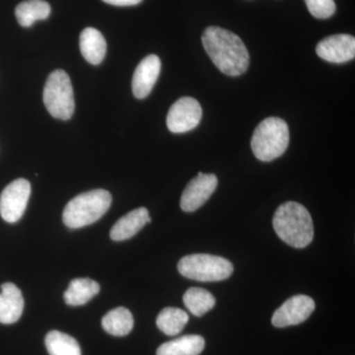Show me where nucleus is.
Returning a JSON list of instances; mask_svg holds the SVG:
<instances>
[{
	"mask_svg": "<svg viewBox=\"0 0 355 355\" xmlns=\"http://www.w3.org/2000/svg\"><path fill=\"white\" fill-rule=\"evenodd\" d=\"M161 71V60L156 55H147L139 62L132 77V93L137 99L150 94Z\"/></svg>",
	"mask_w": 355,
	"mask_h": 355,
	"instance_id": "obj_12",
	"label": "nucleus"
},
{
	"mask_svg": "<svg viewBox=\"0 0 355 355\" xmlns=\"http://www.w3.org/2000/svg\"><path fill=\"white\" fill-rule=\"evenodd\" d=\"M112 196L108 191L98 189L86 191L72 198L64 210V223L70 229H78L90 225L110 209Z\"/></svg>",
	"mask_w": 355,
	"mask_h": 355,
	"instance_id": "obj_3",
	"label": "nucleus"
},
{
	"mask_svg": "<svg viewBox=\"0 0 355 355\" xmlns=\"http://www.w3.org/2000/svg\"><path fill=\"white\" fill-rule=\"evenodd\" d=\"M103 1L114 6H133L139 4L142 0H103Z\"/></svg>",
	"mask_w": 355,
	"mask_h": 355,
	"instance_id": "obj_24",
	"label": "nucleus"
},
{
	"mask_svg": "<svg viewBox=\"0 0 355 355\" xmlns=\"http://www.w3.org/2000/svg\"><path fill=\"white\" fill-rule=\"evenodd\" d=\"M289 128L286 121L270 116L259 123L251 140L252 150L259 160L270 162L286 153Z\"/></svg>",
	"mask_w": 355,
	"mask_h": 355,
	"instance_id": "obj_4",
	"label": "nucleus"
},
{
	"mask_svg": "<svg viewBox=\"0 0 355 355\" xmlns=\"http://www.w3.org/2000/svg\"><path fill=\"white\" fill-rule=\"evenodd\" d=\"M31 195V184L17 179L8 184L0 195V216L8 223L19 221L27 209Z\"/></svg>",
	"mask_w": 355,
	"mask_h": 355,
	"instance_id": "obj_7",
	"label": "nucleus"
},
{
	"mask_svg": "<svg viewBox=\"0 0 355 355\" xmlns=\"http://www.w3.org/2000/svg\"><path fill=\"white\" fill-rule=\"evenodd\" d=\"M318 57L331 64H345L355 57V39L352 35L327 37L316 46Z\"/></svg>",
	"mask_w": 355,
	"mask_h": 355,
	"instance_id": "obj_11",
	"label": "nucleus"
},
{
	"mask_svg": "<svg viewBox=\"0 0 355 355\" xmlns=\"http://www.w3.org/2000/svg\"><path fill=\"white\" fill-rule=\"evenodd\" d=\"M315 310L312 298L303 294L287 299L279 309L273 313L272 323L277 328L295 326L303 323Z\"/></svg>",
	"mask_w": 355,
	"mask_h": 355,
	"instance_id": "obj_9",
	"label": "nucleus"
},
{
	"mask_svg": "<svg viewBox=\"0 0 355 355\" xmlns=\"http://www.w3.org/2000/svg\"><path fill=\"white\" fill-rule=\"evenodd\" d=\"M272 225L277 236L289 246L302 249L313 241L312 217L300 203L287 202L279 205L273 216Z\"/></svg>",
	"mask_w": 355,
	"mask_h": 355,
	"instance_id": "obj_2",
	"label": "nucleus"
},
{
	"mask_svg": "<svg viewBox=\"0 0 355 355\" xmlns=\"http://www.w3.org/2000/svg\"><path fill=\"white\" fill-rule=\"evenodd\" d=\"M50 14L51 6L44 0H27L15 9L18 23L25 28L31 27L37 21L46 20Z\"/></svg>",
	"mask_w": 355,
	"mask_h": 355,
	"instance_id": "obj_19",
	"label": "nucleus"
},
{
	"mask_svg": "<svg viewBox=\"0 0 355 355\" xmlns=\"http://www.w3.org/2000/svg\"><path fill=\"white\" fill-rule=\"evenodd\" d=\"M311 15L318 19H328L335 14L336 6L334 0H304Z\"/></svg>",
	"mask_w": 355,
	"mask_h": 355,
	"instance_id": "obj_23",
	"label": "nucleus"
},
{
	"mask_svg": "<svg viewBox=\"0 0 355 355\" xmlns=\"http://www.w3.org/2000/svg\"><path fill=\"white\" fill-rule=\"evenodd\" d=\"M81 55L93 65L101 64L106 55L107 43L102 33L95 28H86L80 34Z\"/></svg>",
	"mask_w": 355,
	"mask_h": 355,
	"instance_id": "obj_15",
	"label": "nucleus"
},
{
	"mask_svg": "<svg viewBox=\"0 0 355 355\" xmlns=\"http://www.w3.org/2000/svg\"><path fill=\"white\" fill-rule=\"evenodd\" d=\"M184 304L191 314L202 317L216 305V298L210 292L200 287H191L184 294Z\"/></svg>",
	"mask_w": 355,
	"mask_h": 355,
	"instance_id": "obj_22",
	"label": "nucleus"
},
{
	"mask_svg": "<svg viewBox=\"0 0 355 355\" xmlns=\"http://www.w3.org/2000/svg\"><path fill=\"white\" fill-rule=\"evenodd\" d=\"M44 104L49 113L58 120L67 121L73 116V88L69 74L64 70L51 72L44 88Z\"/></svg>",
	"mask_w": 355,
	"mask_h": 355,
	"instance_id": "obj_6",
	"label": "nucleus"
},
{
	"mask_svg": "<svg viewBox=\"0 0 355 355\" xmlns=\"http://www.w3.org/2000/svg\"><path fill=\"white\" fill-rule=\"evenodd\" d=\"M132 312L125 307H118L107 313L102 319L103 329L114 336H125L132 331L133 328Z\"/></svg>",
	"mask_w": 355,
	"mask_h": 355,
	"instance_id": "obj_18",
	"label": "nucleus"
},
{
	"mask_svg": "<svg viewBox=\"0 0 355 355\" xmlns=\"http://www.w3.org/2000/svg\"><path fill=\"white\" fill-rule=\"evenodd\" d=\"M178 270L187 279L212 282L227 279L234 268L230 261L209 254H193L184 257L178 263Z\"/></svg>",
	"mask_w": 355,
	"mask_h": 355,
	"instance_id": "obj_5",
	"label": "nucleus"
},
{
	"mask_svg": "<svg viewBox=\"0 0 355 355\" xmlns=\"http://www.w3.org/2000/svg\"><path fill=\"white\" fill-rule=\"evenodd\" d=\"M100 291V286L95 280L76 279L70 282L69 288L64 292V301L69 306L86 304Z\"/></svg>",
	"mask_w": 355,
	"mask_h": 355,
	"instance_id": "obj_17",
	"label": "nucleus"
},
{
	"mask_svg": "<svg viewBox=\"0 0 355 355\" xmlns=\"http://www.w3.org/2000/svg\"><path fill=\"white\" fill-rule=\"evenodd\" d=\"M189 315L179 308L167 307L159 313L156 324L159 330L167 336H176L188 324Z\"/></svg>",
	"mask_w": 355,
	"mask_h": 355,
	"instance_id": "obj_20",
	"label": "nucleus"
},
{
	"mask_svg": "<svg viewBox=\"0 0 355 355\" xmlns=\"http://www.w3.org/2000/svg\"><path fill=\"white\" fill-rule=\"evenodd\" d=\"M202 118L200 103L191 97H183L172 105L167 114V127L173 133L190 132Z\"/></svg>",
	"mask_w": 355,
	"mask_h": 355,
	"instance_id": "obj_8",
	"label": "nucleus"
},
{
	"mask_svg": "<svg viewBox=\"0 0 355 355\" xmlns=\"http://www.w3.org/2000/svg\"><path fill=\"white\" fill-rule=\"evenodd\" d=\"M50 355H81V349L76 338L60 331H51L44 338Z\"/></svg>",
	"mask_w": 355,
	"mask_h": 355,
	"instance_id": "obj_21",
	"label": "nucleus"
},
{
	"mask_svg": "<svg viewBox=\"0 0 355 355\" xmlns=\"http://www.w3.org/2000/svg\"><path fill=\"white\" fill-rule=\"evenodd\" d=\"M150 222L148 210L146 207H139L119 219L111 229L110 236L114 241H125L139 233L146 223Z\"/></svg>",
	"mask_w": 355,
	"mask_h": 355,
	"instance_id": "obj_14",
	"label": "nucleus"
},
{
	"mask_svg": "<svg viewBox=\"0 0 355 355\" xmlns=\"http://www.w3.org/2000/svg\"><path fill=\"white\" fill-rule=\"evenodd\" d=\"M24 298L22 292L12 282H6L0 286V323H16L24 311Z\"/></svg>",
	"mask_w": 355,
	"mask_h": 355,
	"instance_id": "obj_13",
	"label": "nucleus"
},
{
	"mask_svg": "<svg viewBox=\"0 0 355 355\" xmlns=\"http://www.w3.org/2000/svg\"><path fill=\"white\" fill-rule=\"evenodd\" d=\"M202 41L210 60L222 73L239 76L249 67V51L234 33L211 26L203 32Z\"/></svg>",
	"mask_w": 355,
	"mask_h": 355,
	"instance_id": "obj_1",
	"label": "nucleus"
},
{
	"mask_svg": "<svg viewBox=\"0 0 355 355\" xmlns=\"http://www.w3.org/2000/svg\"><path fill=\"white\" fill-rule=\"evenodd\" d=\"M217 184L218 180L216 175L198 173L184 190L180 202L182 210L193 212L202 207L216 190Z\"/></svg>",
	"mask_w": 355,
	"mask_h": 355,
	"instance_id": "obj_10",
	"label": "nucleus"
},
{
	"mask_svg": "<svg viewBox=\"0 0 355 355\" xmlns=\"http://www.w3.org/2000/svg\"><path fill=\"white\" fill-rule=\"evenodd\" d=\"M205 347V342L202 336H184L161 345L156 355H200Z\"/></svg>",
	"mask_w": 355,
	"mask_h": 355,
	"instance_id": "obj_16",
	"label": "nucleus"
}]
</instances>
